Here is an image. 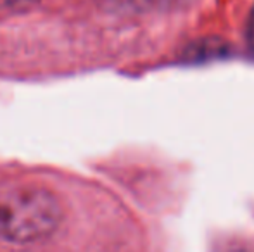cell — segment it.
<instances>
[{"label":"cell","mask_w":254,"mask_h":252,"mask_svg":"<svg viewBox=\"0 0 254 252\" xmlns=\"http://www.w3.org/2000/svg\"><path fill=\"white\" fill-rule=\"evenodd\" d=\"M63 221V205L51 190L38 185L0 189V239L33 244L51 237Z\"/></svg>","instance_id":"1"},{"label":"cell","mask_w":254,"mask_h":252,"mask_svg":"<svg viewBox=\"0 0 254 252\" xmlns=\"http://www.w3.org/2000/svg\"><path fill=\"white\" fill-rule=\"evenodd\" d=\"M227 52V42L216 40V38H206V40L192 42L189 45L185 57L192 61H202V59H213L223 55Z\"/></svg>","instance_id":"2"}]
</instances>
